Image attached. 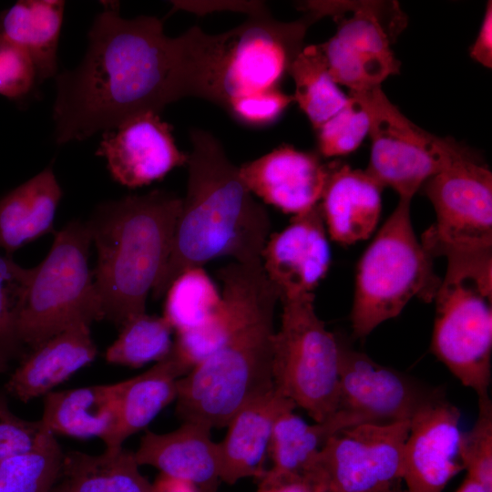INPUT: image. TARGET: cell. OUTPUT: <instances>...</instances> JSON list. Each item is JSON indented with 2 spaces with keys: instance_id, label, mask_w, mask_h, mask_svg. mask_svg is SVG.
<instances>
[{
  "instance_id": "3",
  "label": "cell",
  "mask_w": 492,
  "mask_h": 492,
  "mask_svg": "<svg viewBox=\"0 0 492 492\" xmlns=\"http://www.w3.org/2000/svg\"><path fill=\"white\" fill-rule=\"evenodd\" d=\"M187 192L175 224L168 260L152 289L166 294L183 272L209 261L231 256L239 263H260L269 237V213L242 181L210 132H190Z\"/></svg>"
},
{
  "instance_id": "20",
  "label": "cell",
  "mask_w": 492,
  "mask_h": 492,
  "mask_svg": "<svg viewBox=\"0 0 492 492\" xmlns=\"http://www.w3.org/2000/svg\"><path fill=\"white\" fill-rule=\"evenodd\" d=\"M90 324L78 323L28 350L5 387L22 402L44 396L97 356Z\"/></svg>"
},
{
  "instance_id": "28",
  "label": "cell",
  "mask_w": 492,
  "mask_h": 492,
  "mask_svg": "<svg viewBox=\"0 0 492 492\" xmlns=\"http://www.w3.org/2000/svg\"><path fill=\"white\" fill-rule=\"evenodd\" d=\"M73 492H151L134 452L123 447L100 455L78 451L64 454L62 474Z\"/></svg>"
},
{
  "instance_id": "16",
  "label": "cell",
  "mask_w": 492,
  "mask_h": 492,
  "mask_svg": "<svg viewBox=\"0 0 492 492\" xmlns=\"http://www.w3.org/2000/svg\"><path fill=\"white\" fill-rule=\"evenodd\" d=\"M172 128L153 112L135 116L104 131L97 155L103 157L112 179L134 189L163 179L187 164L177 147Z\"/></svg>"
},
{
  "instance_id": "6",
  "label": "cell",
  "mask_w": 492,
  "mask_h": 492,
  "mask_svg": "<svg viewBox=\"0 0 492 492\" xmlns=\"http://www.w3.org/2000/svg\"><path fill=\"white\" fill-rule=\"evenodd\" d=\"M410 202L399 200L357 264L350 316L357 338L396 317L413 298L431 302L436 293L441 280L415 234Z\"/></svg>"
},
{
  "instance_id": "46",
  "label": "cell",
  "mask_w": 492,
  "mask_h": 492,
  "mask_svg": "<svg viewBox=\"0 0 492 492\" xmlns=\"http://www.w3.org/2000/svg\"><path fill=\"white\" fill-rule=\"evenodd\" d=\"M8 363L0 358V373L5 372L7 369Z\"/></svg>"
},
{
  "instance_id": "5",
  "label": "cell",
  "mask_w": 492,
  "mask_h": 492,
  "mask_svg": "<svg viewBox=\"0 0 492 492\" xmlns=\"http://www.w3.org/2000/svg\"><path fill=\"white\" fill-rule=\"evenodd\" d=\"M431 352L479 401L489 399L492 353V250L446 255Z\"/></svg>"
},
{
  "instance_id": "32",
  "label": "cell",
  "mask_w": 492,
  "mask_h": 492,
  "mask_svg": "<svg viewBox=\"0 0 492 492\" xmlns=\"http://www.w3.org/2000/svg\"><path fill=\"white\" fill-rule=\"evenodd\" d=\"M63 459L51 434L36 449L0 461V492H49L61 477Z\"/></svg>"
},
{
  "instance_id": "27",
  "label": "cell",
  "mask_w": 492,
  "mask_h": 492,
  "mask_svg": "<svg viewBox=\"0 0 492 492\" xmlns=\"http://www.w3.org/2000/svg\"><path fill=\"white\" fill-rule=\"evenodd\" d=\"M64 10L65 2L60 0H23L0 18V34L29 55L39 83L56 75Z\"/></svg>"
},
{
  "instance_id": "23",
  "label": "cell",
  "mask_w": 492,
  "mask_h": 492,
  "mask_svg": "<svg viewBox=\"0 0 492 492\" xmlns=\"http://www.w3.org/2000/svg\"><path fill=\"white\" fill-rule=\"evenodd\" d=\"M363 424L355 415L338 410L322 422L308 424L293 413L283 411L273 425L269 454L272 466L261 477L259 487L304 477L328 439L340 430Z\"/></svg>"
},
{
  "instance_id": "4",
  "label": "cell",
  "mask_w": 492,
  "mask_h": 492,
  "mask_svg": "<svg viewBox=\"0 0 492 492\" xmlns=\"http://www.w3.org/2000/svg\"><path fill=\"white\" fill-rule=\"evenodd\" d=\"M182 198L154 190L103 202L87 220L97 250L94 283L103 319L120 327L146 313L169 255Z\"/></svg>"
},
{
  "instance_id": "19",
  "label": "cell",
  "mask_w": 492,
  "mask_h": 492,
  "mask_svg": "<svg viewBox=\"0 0 492 492\" xmlns=\"http://www.w3.org/2000/svg\"><path fill=\"white\" fill-rule=\"evenodd\" d=\"M205 425L186 421L169 433L147 430L134 456L139 466L192 483L200 492H215L220 478L218 444Z\"/></svg>"
},
{
  "instance_id": "7",
  "label": "cell",
  "mask_w": 492,
  "mask_h": 492,
  "mask_svg": "<svg viewBox=\"0 0 492 492\" xmlns=\"http://www.w3.org/2000/svg\"><path fill=\"white\" fill-rule=\"evenodd\" d=\"M87 222L74 220L55 232L52 247L36 267L18 314V338L28 350L73 324L103 320L93 272Z\"/></svg>"
},
{
  "instance_id": "38",
  "label": "cell",
  "mask_w": 492,
  "mask_h": 492,
  "mask_svg": "<svg viewBox=\"0 0 492 492\" xmlns=\"http://www.w3.org/2000/svg\"><path fill=\"white\" fill-rule=\"evenodd\" d=\"M51 434L41 420L29 421L15 415L0 397V461L36 449Z\"/></svg>"
},
{
  "instance_id": "31",
  "label": "cell",
  "mask_w": 492,
  "mask_h": 492,
  "mask_svg": "<svg viewBox=\"0 0 492 492\" xmlns=\"http://www.w3.org/2000/svg\"><path fill=\"white\" fill-rule=\"evenodd\" d=\"M172 327L163 316L135 315L119 327L118 338L107 349L108 363L133 368L164 359L170 352Z\"/></svg>"
},
{
  "instance_id": "12",
  "label": "cell",
  "mask_w": 492,
  "mask_h": 492,
  "mask_svg": "<svg viewBox=\"0 0 492 492\" xmlns=\"http://www.w3.org/2000/svg\"><path fill=\"white\" fill-rule=\"evenodd\" d=\"M436 222L422 239L434 258L492 250V173L474 152L424 183Z\"/></svg>"
},
{
  "instance_id": "11",
  "label": "cell",
  "mask_w": 492,
  "mask_h": 492,
  "mask_svg": "<svg viewBox=\"0 0 492 492\" xmlns=\"http://www.w3.org/2000/svg\"><path fill=\"white\" fill-rule=\"evenodd\" d=\"M371 113V155L365 169L400 199L412 200L424 183L472 150L419 128L391 103L381 87L364 92Z\"/></svg>"
},
{
  "instance_id": "34",
  "label": "cell",
  "mask_w": 492,
  "mask_h": 492,
  "mask_svg": "<svg viewBox=\"0 0 492 492\" xmlns=\"http://www.w3.org/2000/svg\"><path fill=\"white\" fill-rule=\"evenodd\" d=\"M347 104L317 131L319 153L339 157L354 151L369 134L371 113L364 92H349Z\"/></svg>"
},
{
  "instance_id": "29",
  "label": "cell",
  "mask_w": 492,
  "mask_h": 492,
  "mask_svg": "<svg viewBox=\"0 0 492 492\" xmlns=\"http://www.w3.org/2000/svg\"><path fill=\"white\" fill-rule=\"evenodd\" d=\"M288 73L295 84L293 99L315 130L349 100L331 77L319 45L304 46Z\"/></svg>"
},
{
  "instance_id": "47",
  "label": "cell",
  "mask_w": 492,
  "mask_h": 492,
  "mask_svg": "<svg viewBox=\"0 0 492 492\" xmlns=\"http://www.w3.org/2000/svg\"><path fill=\"white\" fill-rule=\"evenodd\" d=\"M312 492H326V491L323 487L318 486V485H314L313 487Z\"/></svg>"
},
{
  "instance_id": "42",
  "label": "cell",
  "mask_w": 492,
  "mask_h": 492,
  "mask_svg": "<svg viewBox=\"0 0 492 492\" xmlns=\"http://www.w3.org/2000/svg\"><path fill=\"white\" fill-rule=\"evenodd\" d=\"M313 486L304 477L286 480L270 487H259L257 492H312Z\"/></svg>"
},
{
  "instance_id": "33",
  "label": "cell",
  "mask_w": 492,
  "mask_h": 492,
  "mask_svg": "<svg viewBox=\"0 0 492 492\" xmlns=\"http://www.w3.org/2000/svg\"><path fill=\"white\" fill-rule=\"evenodd\" d=\"M33 272L34 267H22L11 255L0 254V358L7 363L26 353L16 323Z\"/></svg>"
},
{
  "instance_id": "35",
  "label": "cell",
  "mask_w": 492,
  "mask_h": 492,
  "mask_svg": "<svg viewBox=\"0 0 492 492\" xmlns=\"http://www.w3.org/2000/svg\"><path fill=\"white\" fill-rule=\"evenodd\" d=\"M234 321L232 310L223 301L221 309L208 322L196 328L177 333L172 349L191 370L226 342Z\"/></svg>"
},
{
  "instance_id": "8",
  "label": "cell",
  "mask_w": 492,
  "mask_h": 492,
  "mask_svg": "<svg viewBox=\"0 0 492 492\" xmlns=\"http://www.w3.org/2000/svg\"><path fill=\"white\" fill-rule=\"evenodd\" d=\"M281 302L272 342L274 389L314 422L324 421L338 411L339 340L317 316L313 293Z\"/></svg>"
},
{
  "instance_id": "21",
  "label": "cell",
  "mask_w": 492,
  "mask_h": 492,
  "mask_svg": "<svg viewBox=\"0 0 492 492\" xmlns=\"http://www.w3.org/2000/svg\"><path fill=\"white\" fill-rule=\"evenodd\" d=\"M295 407L274 389L238 411L217 443L220 480L232 485L245 477L261 479L275 421L283 411Z\"/></svg>"
},
{
  "instance_id": "30",
  "label": "cell",
  "mask_w": 492,
  "mask_h": 492,
  "mask_svg": "<svg viewBox=\"0 0 492 492\" xmlns=\"http://www.w3.org/2000/svg\"><path fill=\"white\" fill-rule=\"evenodd\" d=\"M165 295L163 317L177 333L202 325L223 305L221 295L202 268L183 272Z\"/></svg>"
},
{
  "instance_id": "25",
  "label": "cell",
  "mask_w": 492,
  "mask_h": 492,
  "mask_svg": "<svg viewBox=\"0 0 492 492\" xmlns=\"http://www.w3.org/2000/svg\"><path fill=\"white\" fill-rule=\"evenodd\" d=\"M125 383L51 391L44 395L40 420L54 435L104 441L115 426Z\"/></svg>"
},
{
  "instance_id": "39",
  "label": "cell",
  "mask_w": 492,
  "mask_h": 492,
  "mask_svg": "<svg viewBox=\"0 0 492 492\" xmlns=\"http://www.w3.org/2000/svg\"><path fill=\"white\" fill-rule=\"evenodd\" d=\"M292 101V96L275 87L233 99L224 109L244 125L261 128L274 123Z\"/></svg>"
},
{
  "instance_id": "2",
  "label": "cell",
  "mask_w": 492,
  "mask_h": 492,
  "mask_svg": "<svg viewBox=\"0 0 492 492\" xmlns=\"http://www.w3.org/2000/svg\"><path fill=\"white\" fill-rule=\"evenodd\" d=\"M222 299L234 313L226 342L178 381L182 422L227 426L242 407L274 390L273 316L280 293L261 263L232 262L218 272Z\"/></svg>"
},
{
  "instance_id": "10",
  "label": "cell",
  "mask_w": 492,
  "mask_h": 492,
  "mask_svg": "<svg viewBox=\"0 0 492 492\" xmlns=\"http://www.w3.org/2000/svg\"><path fill=\"white\" fill-rule=\"evenodd\" d=\"M315 20L308 12L299 20L280 22L261 5L244 23L217 35L210 102L225 108L233 99L279 87Z\"/></svg>"
},
{
  "instance_id": "43",
  "label": "cell",
  "mask_w": 492,
  "mask_h": 492,
  "mask_svg": "<svg viewBox=\"0 0 492 492\" xmlns=\"http://www.w3.org/2000/svg\"><path fill=\"white\" fill-rule=\"evenodd\" d=\"M456 492H489L481 484L466 476L464 481Z\"/></svg>"
},
{
  "instance_id": "9",
  "label": "cell",
  "mask_w": 492,
  "mask_h": 492,
  "mask_svg": "<svg viewBox=\"0 0 492 492\" xmlns=\"http://www.w3.org/2000/svg\"><path fill=\"white\" fill-rule=\"evenodd\" d=\"M317 18L331 15L335 35L319 45L333 81L352 92L381 87L400 71L392 44L407 24L395 1H319L305 4Z\"/></svg>"
},
{
  "instance_id": "1",
  "label": "cell",
  "mask_w": 492,
  "mask_h": 492,
  "mask_svg": "<svg viewBox=\"0 0 492 492\" xmlns=\"http://www.w3.org/2000/svg\"><path fill=\"white\" fill-rule=\"evenodd\" d=\"M88 32L80 64L56 76L55 141H81L169 104L210 99L216 36L192 26L168 36L153 16L122 17L106 2Z\"/></svg>"
},
{
  "instance_id": "40",
  "label": "cell",
  "mask_w": 492,
  "mask_h": 492,
  "mask_svg": "<svg viewBox=\"0 0 492 492\" xmlns=\"http://www.w3.org/2000/svg\"><path fill=\"white\" fill-rule=\"evenodd\" d=\"M470 56L482 66L492 67V2L487 4L486 13Z\"/></svg>"
},
{
  "instance_id": "24",
  "label": "cell",
  "mask_w": 492,
  "mask_h": 492,
  "mask_svg": "<svg viewBox=\"0 0 492 492\" xmlns=\"http://www.w3.org/2000/svg\"><path fill=\"white\" fill-rule=\"evenodd\" d=\"M190 371L171 347L169 354L151 368L126 379L115 426L103 441L106 448H120L127 438L146 428L163 408L176 400L178 381Z\"/></svg>"
},
{
  "instance_id": "18",
  "label": "cell",
  "mask_w": 492,
  "mask_h": 492,
  "mask_svg": "<svg viewBox=\"0 0 492 492\" xmlns=\"http://www.w3.org/2000/svg\"><path fill=\"white\" fill-rule=\"evenodd\" d=\"M331 169L311 152L282 145L239 167L248 190L283 212L298 215L319 204Z\"/></svg>"
},
{
  "instance_id": "26",
  "label": "cell",
  "mask_w": 492,
  "mask_h": 492,
  "mask_svg": "<svg viewBox=\"0 0 492 492\" xmlns=\"http://www.w3.org/2000/svg\"><path fill=\"white\" fill-rule=\"evenodd\" d=\"M62 189L51 166L0 198V249L5 254L49 233Z\"/></svg>"
},
{
  "instance_id": "37",
  "label": "cell",
  "mask_w": 492,
  "mask_h": 492,
  "mask_svg": "<svg viewBox=\"0 0 492 492\" xmlns=\"http://www.w3.org/2000/svg\"><path fill=\"white\" fill-rule=\"evenodd\" d=\"M36 67L17 44L0 34V95L23 98L38 84Z\"/></svg>"
},
{
  "instance_id": "13",
  "label": "cell",
  "mask_w": 492,
  "mask_h": 492,
  "mask_svg": "<svg viewBox=\"0 0 492 492\" xmlns=\"http://www.w3.org/2000/svg\"><path fill=\"white\" fill-rule=\"evenodd\" d=\"M410 421L343 428L321 448L304 478L326 492H385L402 480Z\"/></svg>"
},
{
  "instance_id": "15",
  "label": "cell",
  "mask_w": 492,
  "mask_h": 492,
  "mask_svg": "<svg viewBox=\"0 0 492 492\" xmlns=\"http://www.w3.org/2000/svg\"><path fill=\"white\" fill-rule=\"evenodd\" d=\"M460 412L445 394L425 405L410 420L403 455L406 492H442L464 470Z\"/></svg>"
},
{
  "instance_id": "17",
  "label": "cell",
  "mask_w": 492,
  "mask_h": 492,
  "mask_svg": "<svg viewBox=\"0 0 492 492\" xmlns=\"http://www.w3.org/2000/svg\"><path fill=\"white\" fill-rule=\"evenodd\" d=\"M261 262L268 279L280 293V300L313 293L331 262L319 204L294 215L285 229L268 238Z\"/></svg>"
},
{
  "instance_id": "44",
  "label": "cell",
  "mask_w": 492,
  "mask_h": 492,
  "mask_svg": "<svg viewBox=\"0 0 492 492\" xmlns=\"http://www.w3.org/2000/svg\"><path fill=\"white\" fill-rule=\"evenodd\" d=\"M49 492H73L67 483L64 481L59 485H55Z\"/></svg>"
},
{
  "instance_id": "41",
  "label": "cell",
  "mask_w": 492,
  "mask_h": 492,
  "mask_svg": "<svg viewBox=\"0 0 492 492\" xmlns=\"http://www.w3.org/2000/svg\"><path fill=\"white\" fill-rule=\"evenodd\" d=\"M151 492H200L190 482L161 474L152 484Z\"/></svg>"
},
{
  "instance_id": "14",
  "label": "cell",
  "mask_w": 492,
  "mask_h": 492,
  "mask_svg": "<svg viewBox=\"0 0 492 492\" xmlns=\"http://www.w3.org/2000/svg\"><path fill=\"white\" fill-rule=\"evenodd\" d=\"M338 340V410L355 415L363 424L410 421L425 405L444 395Z\"/></svg>"
},
{
  "instance_id": "22",
  "label": "cell",
  "mask_w": 492,
  "mask_h": 492,
  "mask_svg": "<svg viewBox=\"0 0 492 492\" xmlns=\"http://www.w3.org/2000/svg\"><path fill=\"white\" fill-rule=\"evenodd\" d=\"M383 189L366 170L332 162L319 203L331 239L353 244L369 238L380 218Z\"/></svg>"
},
{
  "instance_id": "45",
  "label": "cell",
  "mask_w": 492,
  "mask_h": 492,
  "mask_svg": "<svg viewBox=\"0 0 492 492\" xmlns=\"http://www.w3.org/2000/svg\"><path fill=\"white\" fill-rule=\"evenodd\" d=\"M385 492H406V491L404 489H401V487H399V482H398L395 485H394L391 488L386 490Z\"/></svg>"
},
{
  "instance_id": "36",
  "label": "cell",
  "mask_w": 492,
  "mask_h": 492,
  "mask_svg": "<svg viewBox=\"0 0 492 492\" xmlns=\"http://www.w3.org/2000/svg\"><path fill=\"white\" fill-rule=\"evenodd\" d=\"M461 456L466 476L492 492V404L478 402V416L473 428L462 433Z\"/></svg>"
}]
</instances>
